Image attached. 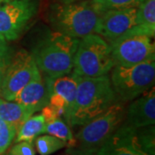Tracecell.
I'll use <instances>...</instances> for the list:
<instances>
[{"label":"cell","mask_w":155,"mask_h":155,"mask_svg":"<svg viewBox=\"0 0 155 155\" xmlns=\"http://www.w3.org/2000/svg\"><path fill=\"white\" fill-rule=\"evenodd\" d=\"M108 75L79 78L68 125L83 126L117 102Z\"/></svg>","instance_id":"cell-1"},{"label":"cell","mask_w":155,"mask_h":155,"mask_svg":"<svg viewBox=\"0 0 155 155\" xmlns=\"http://www.w3.org/2000/svg\"><path fill=\"white\" fill-rule=\"evenodd\" d=\"M102 12L94 0L71 4H54L50 7L48 21L55 32L81 39L95 33Z\"/></svg>","instance_id":"cell-2"},{"label":"cell","mask_w":155,"mask_h":155,"mask_svg":"<svg viewBox=\"0 0 155 155\" xmlns=\"http://www.w3.org/2000/svg\"><path fill=\"white\" fill-rule=\"evenodd\" d=\"M125 107L116 102L101 115L82 126L74 137V142L68 147L69 155H95L112 134L124 122Z\"/></svg>","instance_id":"cell-3"},{"label":"cell","mask_w":155,"mask_h":155,"mask_svg":"<svg viewBox=\"0 0 155 155\" xmlns=\"http://www.w3.org/2000/svg\"><path fill=\"white\" fill-rule=\"evenodd\" d=\"M79 39L54 32L41 40L32 55L39 71L47 78H56L72 72Z\"/></svg>","instance_id":"cell-4"},{"label":"cell","mask_w":155,"mask_h":155,"mask_svg":"<svg viewBox=\"0 0 155 155\" xmlns=\"http://www.w3.org/2000/svg\"><path fill=\"white\" fill-rule=\"evenodd\" d=\"M115 64L109 42L97 34L79 39L72 72L79 77L97 78L108 75Z\"/></svg>","instance_id":"cell-5"},{"label":"cell","mask_w":155,"mask_h":155,"mask_svg":"<svg viewBox=\"0 0 155 155\" xmlns=\"http://www.w3.org/2000/svg\"><path fill=\"white\" fill-rule=\"evenodd\" d=\"M110 72L112 88L121 102L135 99L154 84V61L131 67L114 66Z\"/></svg>","instance_id":"cell-6"},{"label":"cell","mask_w":155,"mask_h":155,"mask_svg":"<svg viewBox=\"0 0 155 155\" xmlns=\"http://www.w3.org/2000/svg\"><path fill=\"white\" fill-rule=\"evenodd\" d=\"M109 44L115 66L131 67L155 60V46L152 37L139 25Z\"/></svg>","instance_id":"cell-7"},{"label":"cell","mask_w":155,"mask_h":155,"mask_svg":"<svg viewBox=\"0 0 155 155\" xmlns=\"http://www.w3.org/2000/svg\"><path fill=\"white\" fill-rule=\"evenodd\" d=\"M39 10V0H4L0 3V35L6 41L21 36Z\"/></svg>","instance_id":"cell-8"},{"label":"cell","mask_w":155,"mask_h":155,"mask_svg":"<svg viewBox=\"0 0 155 155\" xmlns=\"http://www.w3.org/2000/svg\"><path fill=\"white\" fill-rule=\"evenodd\" d=\"M40 72L32 54L22 49L11 54L0 86L2 98L14 101L22 89Z\"/></svg>","instance_id":"cell-9"},{"label":"cell","mask_w":155,"mask_h":155,"mask_svg":"<svg viewBox=\"0 0 155 155\" xmlns=\"http://www.w3.org/2000/svg\"><path fill=\"white\" fill-rule=\"evenodd\" d=\"M79 78L75 72H71L59 77L45 78L48 90V104L64 113L67 123L75 100Z\"/></svg>","instance_id":"cell-10"},{"label":"cell","mask_w":155,"mask_h":155,"mask_svg":"<svg viewBox=\"0 0 155 155\" xmlns=\"http://www.w3.org/2000/svg\"><path fill=\"white\" fill-rule=\"evenodd\" d=\"M136 8L109 10L102 13L95 34L110 43L136 25Z\"/></svg>","instance_id":"cell-11"},{"label":"cell","mask_w":155,"mask_h":155,"mask_svg":"<svg viewBox=\"0 0 155 155\" xmlns=\"http://www.w3.org/2000/svg\"><path fill=\"white\" fill-rule=\"evenodd\" d=\"M136 130L122 122L95 155H148L139 143Z\"/></svg>","instance_id":"cell-12"},{"label":"cell","mask_w":155,"mask_h":155,"mask_svg":"<svg viewBox=\"0 0 155 155\" xmlns=\"http://www.w3.org/2000/svg\"><path fill=\"white\" fill-rule=\"evenodd\" d=\"M125 115L123 124L133 128H140L154 125L155 91L154 86L132 100Z\"/></svg>","instance_id":"cell-13"},{"label":"cell","mask_w":155,"mask_h":155,"mask_svg":"<svg viewBox=\"0 0 155 155\" xmlns=\"http://www.w3.org/2000/svg\"><path fill=\"white\" fill-rule=\"evenodd\" d=\"M14 101L28 110L31 115L41 110L48 104V90L41 72L22 89Z\"/></svg>","instance_id":"cell-14"},{"label":"cell","mask_w":155,"mask_h":155,"mask_svg":"<svg viewBox=\"0 0 155 155\" xmlns=\"http://www.w3.org/2000/svg\"><path fill=\"white\" fill-rule=\"evenodd\" d=\"M31 113L15 101L0 98V118L18 130Z\"/></svg>","instance_id":"cell-15"},{"label":"cell","mask_w":155,"mask_h":155,"mask_svg":"<svg viewBox=\"0 0 155 155\" xmlns=\"http://www.w3.org/2000/svg\"><path fill=\"white\" fill-rule=\"evenodd\" d=\"M45 127L46 122L42 114H39L35 116L32 115L18 128L15 141L32 142L38 135L45 134Z\"/></svg>","instance_id":"cell-16"},{"label":"cell","mask_w":155,"mask_h":155,"mask_svg":"<svg viewBox=\"0 0 155 155\" xmlns=\"http://www.w3.org/2000/svg\"><path fill=\"white\" fill-rule=\"evenodd\" d=\"M135 22L155 34V0H143L139 5Z\"/></svg>","instance_id":"cell-17"},{"label":"cell","mask_w":155,"mask_h":155,"mask_svg":"<svg viewBox=\"0 0 155 155\" xmlns=\"http://www.w3.org/2000/svg\"><path fill=\"white\" fill-rule=\"evenodd\" d=\"M45 134H48L67 142V147H71L74 142V136L71 127L61 117L55 118L46 123Z\"/></svg>","instance_id":"cell-18"},{"label":"cell","mask_w":155,"mask_h":155,"mask_svg":"<svg viewBox=\"0 0 155 155\" xmlns=\"http://www.w3.org/2000/svg\"><path fill=\"white\" fill-rule=\"evenodd\" d=\"M67 147V142L51 134L39 136L35 140V147L41 155H50Z\"/></svg>","instance_id":"cell-19"},{"label":"cell","mask_w":155,"mask_h":155,"mask_svg":"<svg viewBox=\"0 0 155 155\" xmlns=\"http://www.w3.org/2000/svg\"><path fill=\"white\" fill-rule=\"evenodd\" d=\"M137 139L141 148L148 155L155 154L154 127L153 125L137 128Z\"/></svg>","instance_id":"cell-20"},{"label":"cell","mask_w":155,"mask_h":155,"mask_svg":"<svg viewBox=\"0 0 155 155\" xmlns=\"http://www.w3.org/2000/svg\"><path fill=\"white\" fill-rule=\"evenodd\" d=\"M101 12L109 10L124 9V8H137L143 0H94Z\"/></svg>","instance_id":"cell-21"},{"label":"cell","mask_w":155,"mask_h":155,"mask_svg":"<svg viewBox=\"0 0 155 155\" xmlns=\"http://www.w3.org/2000/svg\"><path fill=\"white\" fill-rule=\"evenodd\" d=\"M17 129L0 118V155L9 148L17 135Z\"/></svg>","instance_id":"cell-22"},{"label":"cell","mask_w":155,"mask_h":155,"mask_svg":"<svg viewBox=\"0 0 155 155\" xmlns=\"http://www.w3.org/2000/svg\"><path fill=\"white\" fill-rule=\"evenodd\" d=\"M7 155H35V152L32 142L20 141L11 147Z\"/></svg>","instance_id":"cell-23"},{"label":"cell","mask_w":155,"mask_h":155,"mask_svg":"<svg viewBox=\"0 0 155 155\" xmlns=\"http://www.w3.org/2000/svg\"><path fill=\"white\" fill-rule=\"evenodd\" d=\"M11 56H8V57H0V86H1V84H2V81H3L4 76H5L6 68L8 67V64H9V61H10V59H11Z\"/></svg>","instance_id":"cell-24"},{"label":"cell","mask_w":155,"mask_h":155,"mask_svg":"<svg viewBox=\"0 0 155 155\" xmlns=\"http://www.w3.org/2000/svg\"><path fill=\"white\" fill-rule=\"evenodd\" d=\"M11 55V51L9 49L7 41L0 35V57H8Z\"/></svg>","instance_id":"cell-25"},{"label":"cell","mask_w":155,"mask_h":155,"mask_svg":"<svg viewBox=\"0 0 155 155\" xmlns=\"http://www.w3.org/2000/svg\"><path fill=\"white\" fill-rule=\"evenodd\" d=\"M60 4H71L74 2H78V1H82V0H57Z\"/></svg>","instance_id":"cell-26"},{"label":"cell","mask_w":155,"mask_h":155,"mask_svg":"<svg viewBox=\"0 0 155 155\" xmlns=\"http://www.w3.org/2000/svg\"><path fill=\"white\" fill-rule=\"evenodd\" d=\"M3 1H4V0H0V3H2Z\"/></svg>","instance_id":"cell-27"}]
</instances>
